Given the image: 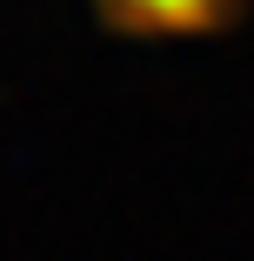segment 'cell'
<instances>
[{"mask_svg": "<svg viewBox=\"0 0 254 261\" xmlns=\"http://www.w3.org/2000/svg\"><path fill=\"white\" fill-rule=\"evenodd\" d=\"M114 20H134L147 34H201L214 14H221V0H100Z\"/></svg>", "mask_w": 254, "mask_h": 261, "instance_id": "1", "label": "cell"}]
</instances>
